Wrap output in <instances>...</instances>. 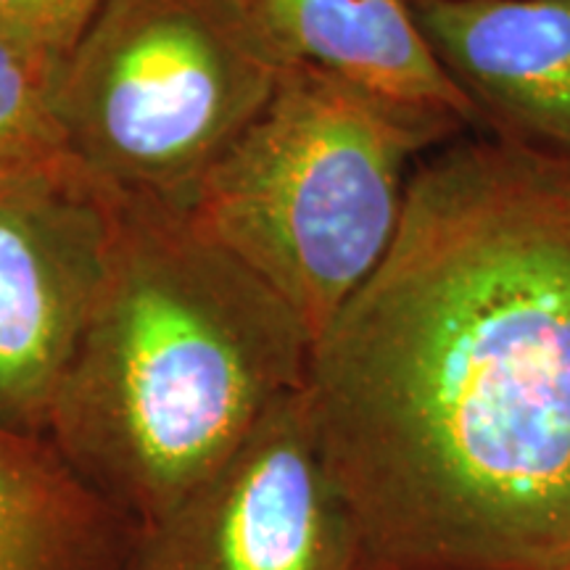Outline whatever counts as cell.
Returning <instances> with one entry per match:
<instances>
[{"instance_id": "cell-1", "label": "cell", "mask_w": 570, "mask_h": 570, "mask_svg": "<svg viewBox=\"0 0 570 570\" xmlns=\"http://www.w3.org/2000/svg\"><path fill=\"white\" fill-rule=\"evenodd\" d=\"M304 402L370 570H570V173L420 175Z\"/></svg>"}, {"instance_id": "cell-2", "label": "cell", "mask_w": 570, "mask_h": 570, "mask_svg": "<svg viewBox=\"0 0 570 570\" xmlns=\"http://www.w3.org/2000/svg\"><path fill=\"white\" fill-rule=\"evenodd\" d=\"M309 336L185 212L122 196L117 248L56 391L46 441L151 525L304 386Z\"/></svg>"}, {"instance_id": "cell-3", "label": "cell", "mask_w": 570, "mask_h": 570, "mask_svg": "<svg viewBox=\"0 0 570 570\" xmlns=\"http://www.w3.org/2000/svg\"><path fill=\"white\" fill-rule=\"evenodd\" d=\"M410 135L391 104L288 61L188 217L298 320L309 346L394 238Z\"/></svg>"}, {"instance_id": "cell-4", "label": "cell", "mask_w": 570, "mask_h": 570, "mask_svg": "<svg viewBox=\"0 0 570 570\" xmlns=\"http://www.w3.org/2000/svg\"><path fill=\"white\" fill-rule=\"evenodd\" d=\"M288 61L256 0H104L53 71L63 148L114 194L188 214Z\"/></svg>"}, {"instance_id": "cell-5", "label": "cell", "mask_w": 570, "mask_h": 570, "mask_svg": "<svg viewBox=\"0 0 570 570\" xmlns=\"http://www.w3.org/2000/svg\"><path fill=\"white\" fill-rule=\"evenodd\" d=\"M122 196L69 154L0 173V428L46 439L67 365L96 309Z\"/></svg>"}, {"instance_id": "cell-6", "label": "cell", "mask_w": 570, "mask_h": 570, "mask_svg": "<svg viewBox=\"0 0 570 570\" xmlns=\"http://www.w3.org/2000/svg\"><path fill=\"white\" fill-rule=\"evenodd\" d=\"M122 570H370L320 454L304 386L175 510L135 529Z\"/></svg>"}, {"instance_id": "cell-7", "label": "cell", "mask_w": 570, "mask_h": 570, "mask_svg": "<svg viewBox=\"0 0 570 570\" xmlns=\"http://www.w3.org/2000/svg\"><path fill=\"white\" fill-rule=\"evenodd\" d=\"M412 13L483 92L570 146V0H415Z\"/></svg>"}, {"instance_id": "cell-8", "label": "cell", "mask_w": 570, "mask_h": 570, "mask_svg": "<svg viewBox=\"0 0 570 570\" xmlns=\"http://www.w3.org/2000/svg\"><path fill=\"white\" fill-rule=\"evenodd\" d=\"M291 61L325 71L383 104L468 111L407 0H256Z\"/></svg>"}, {"instance_id": "cell-9", "label": "cell", "mask_w": 570, "mask_h": 570, "mask_svg": "<svg viewBox=\"0 0 570 570\" xmlns=\"http://www.w3.org/2000/svg\"><path fill=\"white\" fill-rule=\"evenodd\" d=\"M132 539L46 439L0 428V570H122Z\"/></svg>"}, {"instance_id": "cell-10", "label": "cell", "mask_w": 570, "mask_h": 570, "mask_svg": "<svg viewBox=\"0 0 570 570\" xmlns=\"http://www.w3.org/2000/svg\"><path fill=\"white\" fill-rule=\"evenodd\" d=\"M51 61L0 38V173L67 154L53 111Z\"/></svg>"}, {"instance_id": "cell-11", "label": "cell", "mask_w": 570, "mask_h": 570, "mask_svg": "<svg viewBox=\"0 0 570 570\" xmlns=\"http://www.w3.org/2000/svg\"><path fill=\"white\" fill-rule=\"evenodd\" d=\"M104 0H0V38L53 67L80 42Z\"/></svg>"}]
</instances>
